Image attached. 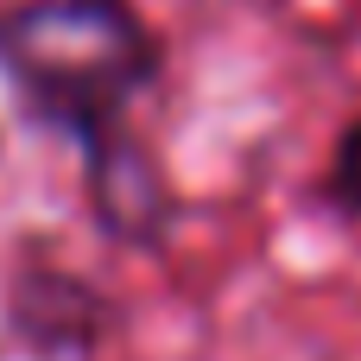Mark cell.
I'll return each mask as SVG.
<instances>
[{
	"label": "cell",
	"mask_w": 361,
	"mask_h": 361,
	"mask_svg": "<svg viewBox=\"0 0 361 361\" xmlns=\"http://www.w3.org/2000/svg\"><path fill=\"white\" fill-rule=\"evenodd\" d=\"M89 159V203L102 216V228L114 241H159L165 235V216H171V197H165V178L152 165V152L133 140V133H114L108 146L82 152Z\"/></svg>",
	"instance_id": "obj_2"
},
{
	"label": "cell",
	"mask_w": 361,
	"mask_h": 361,
	"mask_svg": "<svg viewBox=\"0 0 361 361\" xmlns=\"http://www.w3.org/2000/svg\"><path fill=\"white\" fill-rule=\"evenodd\" d=\"M0 70L38 121L95 152L152 89L159 38L127 0H19L0 6Z\"/></svg>",
	"instance_id": "obj_1"
},
{
	"label": "cell",
	"mask_w": 361,
	"mask_h": 361,
	"mask_svg": "<svg viewBox=\"0 0 361 361\" xmlns=\"http://www.w3.org/2000/svg\"><path fill=\"white\" fill-rule=\"evenodd\" d=\"M330 197L361 216V121L343 127V140H336V159H330Z\"/></svg>",
	"instance_id": "obj_3"
}]
</instances>
